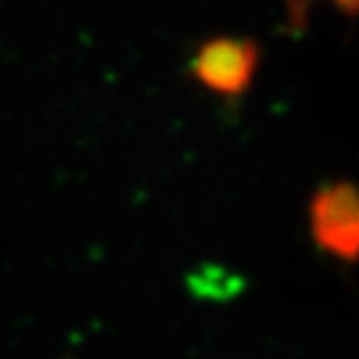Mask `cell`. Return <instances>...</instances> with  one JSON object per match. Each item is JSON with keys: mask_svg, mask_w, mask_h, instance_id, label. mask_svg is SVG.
<instances>
[{"mask_svg": "<svg viewBox=\"0 0 359 359\" xmlns=\"http://www.w3.org/2000/svg\"><path fill=\"white\" fill-rule=\"evenodd\" d=\"M309 229L327 256L359 261V189L354 184H330L309 205Z\"/></svg>", "mask_w": 359, "mask_h": 359, "instance_id": "6da1fadb", "label": "cell"}, {"mask_svg": "<svg viewBox=\"0 0 359 359\" xmlns=\"http://www.w3.org/2000/svg\"><path fill=\"white\" fill-rule=\"evenodd\" d=\"M261 48L248 38H216L203 43L192 59L200 86L218 96H240L256 75Z\"/></svg>", "mask_w": 359, "mask_h": 359, "instance_id": "7a4b0ae2", "label": "cell"}, {"mask_svg": "<svg viewBox=\"0 0 359 359\" xmlns=\"http://www.w3.org/2000/svg\"><path fill=\"white\" fill-rule=\"evenodd\" d=\"M320 0H285V8L290 16V25H301L309 16L311 6ZM335 11H341L344 16H359V0H327Z\"/></svg>", "mask_w": 359, "mask_h": 359, "instance_id": "3957f363", "label": "cell"}]
</instances>
